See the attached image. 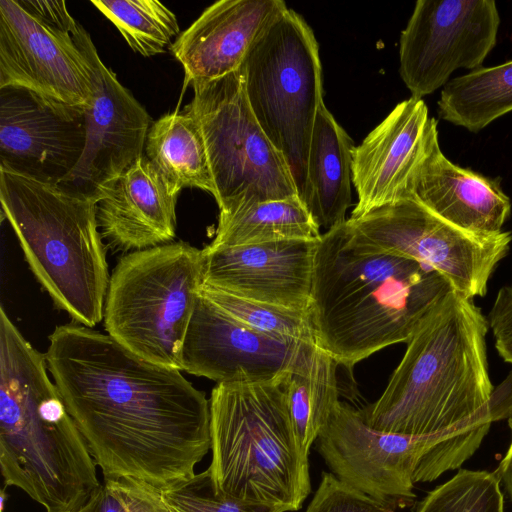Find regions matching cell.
I'll return each instance as SVG.
<instances>
[{
  "label": "cell",
  "instance_id": "3957f363",
  "mask_svg": "<svg viewBox=\"0 0 512 512\" xmlns=\"http://www.w3.org/2000/svg\"><path fill=\"white\" fill-rule=\"evenodd\" d=\"M452 290L426 264L357 244L344 222L317 241L308 310L314 341L352 370L383 348L408 343Z\"/></svg>",
  "mask_w": 512,
  "mask_h": 512
},
{
  "label": "cell",
  "instance_id": "7c38bea8",
  "mask_svg": "<svg viewBox=\"0 0 512 512\" xmlns=\"http://www.w3.org/2000/svg\"><path fill=\"white\" fill-rule=\"evenodd\" d=\"M499 24L493 0H418L399 42V73L411 97L444 87L459 68H480Z\"/></svg>",
  "mask_w": 512,
  "mask_h": 512
},
{
  "label": "cell",
  "instance_id": "74e56055",
  "mask_svg": "<svg viewBox=\"0 0 512 512\" xmlns=\"http://www.w3.org/2000/svg\"><path fill=\"white\" fill-rule=\"evenodd\" d=\"M508 287H509V289H510V292L512 293V285H511V286H508Z\"/></svg>",
  "mask_w": 512,
  "mask_h": 512
},
{
  "label": "cell",
  "instance_id": "f1b7e54d",
  "mask_svg": "<svg viewBox=\"0 0 512 512\" xmlns=\"http://www.w3.org/2000/svg\"><path fill=\"white\" fill-rule=\"evenodd\" d=\"M500 485L493 472L460 469L419 501L415 512H504Z\"/></svg>",
  "mask_w": 512,
  "mask_h": 512
},
{
  "label": "cell",
  "instance_id": "8992f818",
  "mask_svg": "<svg viewBox=\"0 0 512 512\" xmlns=\"http://www.w3.org/2000/svg\"><path fill=\"white\" fill-rule=\"evenodd\" d=\"M0 202L34 276L55 305L98 324L110 281L93 199L0 167Z\"/></svg>",
  "mask_w": 512,
  "mask_h": 512
},
{
  "label": "cell",
  "instance_id": "9a60e30c",
  "mask_svg": "<svg viewBox=\"0 0 512 512\" xmlns=\"http://www.w3.org/2000/svg\"><path fill=\"white\" fill-rule=\"evenodd\" d=\"M306 342L250 329L199 294L181 350V370L217 384L273 381L294 367Z\"/></svg>",
  "mask_w": 512,
  "mask_h": 512
},
{
  "label": "cell",
  "instance_id": "ac0fdd59",
  "mask_svg": "<svg viewBox=\"0 0 512 512\" xmlns=\"http://www.w3.org/2000/svg\"><path fill=\"white\" fill-rule=\"evenodd\" d=\"M84 146V116L62 115L22 89H0V167L58 184Z\"/></svg>",
  "mask_w": 512,
  "mask_h": 512
},
{
  "label": "cell",
  "instance_id": "83f0119b",
  "mask_svg": "<svg viewBox=\"0 0 512 512\" xmlns=\"http://www.w3.org/2000/svg\"><path fill=\"white\" fill-rule=\"evenodd\" d=\"M200 294L231 318L257 332L282 339L314 341L308 312L249 300L205 284Z\"/></svg>",
  "mask_w": 512,
  "mask_h": 512
},
{
  "label": "cell",
  "instance_id": "30bf717a",
  "mask_svg": "<svg viewBox=\"0 0 512 512\" xmlns=\"http://www.w3.org/2000/svg\"><path fill=\"white\" fill-rule=\"evenodd\" d=\"M190 85L194 95L185 108L198 120L205 140L219 213L299 197L285 157L250 107L243 64L221 78Z\"/></svg>",
  "mask_w": 512,
  "mask_h": 512
},
{
  "label": "cell",
  "instance_id": "603a6c76",
  "mask_svg": "<svg viewBox=\"0 0 512 512\" xmlns=\"http://www.w3.org/2000/svg\"><path fill=\"white\" fill-rule=\"evenodd\" d=\"M145 156L170 192L198 188L214 198L216 188L205 140L196 117L186 108L167 113L149 128Z\"/></svg>",
  "mask_w": 512,
  "mask_h": 512
},
{
  "label": "cell",
  "instance_id": "4316f807",
  "mask_svg": "<svg viewBox=\"0 0 512 512\" xmlns=\"http://www.w3.org/2000/svg\"><path fill=\"white\" fill-rule=\"evenodd\" d=\"M118 29L130 48L142 56L163 53L180 27L174 12L155 0H92Z\"/></svg>",
  "mask_w": 512,
  "mask_h": 512
},
{
  "label": "cell",
  "instance_id": "8fae6325",
  "mask_svg": "<svg viewBox=\"0 0 512 512\" xmlns=\"http://www.w3.org/2000/svg\"><path fill=\"white\" fill-rule=\"evenodd\" d=\"M346 222L357 244L426 264L440 273L456 293L471 300L486 294L489 279L512 240L508 231L494 235L464 231L413 197Z\"/></svg>",
  "mask_w": 512,
  "mask_h": 512
},
{
  "label": "cell",
  "instance_id": "cb8c5ba5",
  "mask_svg": "<svg viewBox=\"0 0 512 512\" xmlns=\"http://www.w3.org/2000/svg\"><path fill=\"white\" fill-rule=\"evenodd\" d=\"M338 365L329 353L310 341L283 377L282 388L292 426L307 455L339 401Z\"/></svg>",
  "mask_w": 512,
  "mask_h": 512
},
{
  "label": "cell",
  "instance_id": "484cf974",
  "mask_svg": "<svg viewBox=\"0 0 512 512\" xmlns=\"http://www.w3.org/2000/svg\"><path fill=\"white\" fill-rule=\"evenodd\" d=\"M438 104L441 119L478 132L512 111V60L449 80Z\"/></svg>",
  "mask_w": 512,
  "mask_h": 512
},
{
  "label": "cell",
  "instance_id": "7a4b0ae2",
  "mask_svg": "<svg viewBox=\"0 0 512 512\" xmlns=\"http://www.w3.org/2000/svg\"><path fill=\"white\" fill-rule=\"evenodd\" d=\"M488 328L473 300L452 290L408 341L381 396L360 410L376 430L437 443L423 482L459 468L489 432Z\"/></svg>",
  "mask_w": 512,
  "mask_h": 512
},
{
  "label": "cell",
  "instance_id": "ba28073f",
  "mask_svg": "<svg viewBox=\"0 0 512 512\" xmlns=\"http://www.w3.org/2000/svg\"><path fill=\"white\" fill-rule=\"evenodd\" d=\"M243 67L250 107L285 157L302 200L315 119L324 102L319 45L313 30L287 7L258 37Z\"/></svg>",
  "mask_w": 512,
  "mask_h": 512
},
{
  "label": "cell",
  "instance_id": "e575fe53",
  "mask_svg": "<svg viewBox=\"0 0 512 512\" xmlns=\"http://www.w3.org/2000/svg\"><path fill=\"white\" fill-rule=\"evenodd\" d=\"M508 424L512 433V417L508 419ZM493 473L499 479L500 484L502 483L512 501V439L505 456Z\"/></svg>",
  "mask_w": 512,
  "mask_h": 512
},
{
  "label": "cell",
  "instance_id": "9c48e42d",
  "mask_svg": "<svg viewBox=\"0 0 512 512\" xmlns=\"http://www.w3.org/2000/svg\"><path fill=\"white\" fill-rule=\"evenodd\" d=\"M89 33L65 1L0 0V89H22L54 111L84 116L93 94Z\"/></svg>",
  "mask_w": 512,
  "mask_h": 512
},
{
  "label": "cell",
  "instance_id": "7402d4cb",
  "mask_svg": "<svg viewBox=\"0 0 512 512\" xmlns=\"http://www.w3.org/2000/svg\"><path fill=\"white\" fill-rule=\"evenodd\" d=\"M354 147L350 136L323 102L313 128L302 199L319 228L329 230L347 221Z\"/></svg>",
  "mask_w": 512,
  "mask_h": 512
},
{
  "label": "cell",
  "instance_id": "52a82bcc",
  "mask_svg": "<svg viewBox=\"0 0 512 512\" xmlns=\"http://www.w3.org/2000/svg\"><path fill=\"white\" fill-rule=\"evenodd\" d=\"M204 280L202 250L184 242L133 251L114 268L107 334L139 357L181 371V350Z\"/></svg>",
  "mask_w": 512,
  "mask_h": 512
},
{
  "label": "cell",
  "instance_id": "f546056e",
  "mask_svg": "<svg viewBox=\"0 0 512 512\" xmlns=\"http://www.w3.org/2000/svg\"><path fill=\"white\" fill-rule=\"evenodd\" d=\"M170 512H279L215 492L208 470L161 491Z\"/></svg>",
  "mask_w": 512,
  "mask_h": 512
},
{
  "label": "cell",
  "instance_id": "d6a6232c",
  "mask_svg": "<svg viewBox=\"0 0 512 512\" xmlns=\"http://www.w3.org/2000/svg\"><path fill=\"white\" fill-rule=\"evenodd\" d=\"M489 323L495 332L512 329V294L507 286L495 298L489 313Z\"/></svg>",
  "mask_w": 512,
  "mask_h": 512
},
{
  "label": "cell",
  "instance_id": "8d00e7d4",
  "mask_svg": "<svg viewBox=\"0 0 512 512\" xmlns=\"http://www.w3.org/2000/svg\"><path fill=\"white\" fill-rule=\"evenodd\" d=\"M5 490L6 487H4L0 493V512H4L5 501L8 498Z\"/></svg>",
  "mask_w": 512,
  "mask_h": 512
},
{
  "label": "cell",
  "instance_id": "d4e9b609",
  "mask_svg": "<svg viewBox=\"0 0 512 512\" xmlns=\"http://www.w3.org/2000/svg\"><path fill=\"white\" fill-rule=\"evenodd\" d=\"M321 236L299 197L253 203L234 212L219 213L208 249L262 244L282 240H315Z\"/></svg>",
  "mask_w": 512,
  "mask_h": 512
},
{
  "label": "cell",
  "instance_id": "d6986e66",
  "mask_svg": "<svg viewBox=\"0 0 512 512\" xmlns=\"http://www.w3.org/2000/svg\"><path fill=\"white\" fill-rule=\"evenodd\" d=\"M287 8L281 0H220L171 45L186 81H211L239 69L267 26Z\"/></svg>",
  "mask_w": 512,
  "mask_h": 512
},
{
  "label": "cell",
  "instance_id": "1f68e13d",
  "mask_svg": "<svg viewBox=\"0 0 512 512\" xmlns=\"http://www.w3.org/2000/svg\"><path fill=\"white\" fill-rule=\"evenodd\" d=\"M305 512H395L392 505L373 498L323 472Z\"/></svg>",
  "mask_w": 512,
  "mask_h": 512
},
{
  "label": "cell",
  "instance_id": "6da1fadb",
  "mask_svg": "<svg viewBox=\"0 0 512 512\" xmlns=\"http://www.w3.org/2000/svg\"><path fill=\"white\" fill-rule=\"evenodd\" d=\"M45 356L105 479L130 477L162 491L195 475L211 449L210 403L180 370L72 323L54 329Z\"/></svg>",
  "mask_w": 512,
  "mask_h": 512
},
{
  "label": "cell",
  "instance_id": "277c9868",
  "mask_svg": "<svg viewBox=\"0 0 512 512\" xmlns=\"http://www.w3.org/2000/svg\"><path fill=\"white\" fill-rule=\"evenodd\" d=\"M38 352L0 309V467L47 512H79L100 486L96 462Z\"/></svg>",
  "mask_w": 512,
  "mask_h": 512
},
{
  "label": "cell",
  "instance_id": "836d02e7",
  "mask_svg": "<svg viewBox=\"0 0 512 512\" xmlns=\"http://www.w3.org/2000/svg\"><path fill=\"white\" fill-rule=\"evenodd\" d=\"M490 415L493 422L512 417V372L493 390Z\"/></svg>",
  "mask_w": 512,
  "mask_h": 512
},
{
  "label": "cell",
  "instance_id": "44dd1931",
  "mask_svg": "<svg viewBox=\"0 0 512 512\" xmlns=\"http://www.w3.org/2000/svg\"><path fill=\"white\" fill-rule=\"evenodd\" d=\"M177 197L144 154L98 201L102 238L125 251L169 243L175 237Z\"/></svg>",
  "mask_w": 512,
  "mask_h": 512
},
{
  "label": "cell",
  "instance_id": "4dcf8cb0",
  "mask_svg": "<svg viewBox=\"0 0 512 512\" xmlns=\"http://www.w3.org/2000/svg\"><path fill=\"white\" fill-rule=\"evenodd\" d=\"M79 512H170L161 491L130 477L105 479Z\"/></svg>",
  "mask_w": 512,
  "mask_h": 512
},
{
  "label": "cell",
  "instance_id": "2e32d148",
  "mask_svg": "<svg viewBox=\"0 0 512 512\" xmlns=\"http://www.w3.org/2000/svg\"><path fill=\"white\" fill-rule=\"evenodd\" d=\"M318 239L205 247L203 284L249 300L308 312Z\"/></svg>",
  "mask_w": 512,
  "mask_h": 512
},
{
  "label": "cell",
  "instance_id": "e0dca14e",
  "mask_svg": "<svg viewBox=\"0 0 512 512\" xmlns=\"http://www.w3.org/2000/svg\"><path fill=\"white\" fill-rule=\"evenodd\" d=\"M435 135L437 121L429 117L423 99L410 97L398 103L353 149L352 183L358 202L350 219L404 198L411 175Z\"/></svg>",
  "mask_w": 512,
  "mask_h": 512
},
{
  "label": "cell",
  "instance_id": "d590c367",
  "mask_svg": "<svg viewBox=\"0 0 512 512\" xmlns=\"http://www.w3.org/2000/svg\"><path fill=\"white\" fill-rule=\"evenodd\" d=\"M495 348L499 355L512 364V329L494 334Z\"/></svg>",
  "mask_w": 512,
  "mask_h": 512
},
{
  "label": "cell",
  "instance_id": "5bb4252c",
  "mask_svg": "<svg viewBox=\"0 0 512 512\" xmlns=\"http://www.w3.org/2000/svg\"><path fill=\"white\" fill-rule=\"evenodd\" d=\"M93 94L84 111L85 146L75 168L58 185L98 201L145 153L150 116L100 59L89 36Z\"/></svg>",
  "mask_w": 512,
  "mask_h": 512
},
{
  "label": "cell",
  "instance_id": "5b68a950",
  "mask_svg": "<svg viewBox=\"0 0 512 512\" xmlns=\"http://www.w3.org/2000/svg\"><path fill=\"white\" fill-rule=\"evenodd\" d=\"M283 377L213 388L207 470L216 493L290 512L302 507L311 481L309 455L295 435Z\"/></svg>",
  "mask_w": 512,
  "mask_h": 512
},
{
  "label": "cell",
  "instance_id": "4fadbf2b",
  "mask_svg": "<svg viewBox=\"0 0 512 512\" xmlns=\"http://www.w3.org/2000/svg\"><path fill=\"white\" fill-rule=\"evenodd\" d=\"M317 448L338 479L390 505L415 497L437 443L370 427L360 410L338 401L317 438Z\"/></svg>",
  "mask_w": 512,
  "mask_h": 512
},
{
  "label": "cell",
  "instance_id": "ffe728a7",
  "mask_svg": "<svg viewBox=\"0 0 512 512\" xmlns=\"http://www.w3.org/2000/svg\"><path fill=\"white\" fill-rule=\"evenodd\" d=\"M413 197L452 225L478 235H494L511 212L509 197L490 178L462 168L442 153L435 135L408 182Z\"/></svg>",
  "mask_w": 512,
  "mask_h": 512
}]
</instances>
